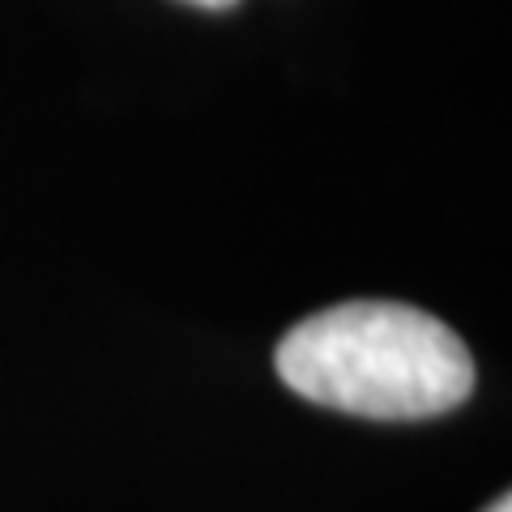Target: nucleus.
Here are the masks:
<instances>
[{"instance_id":"obj_1","label":"nucleus","mask_w":512,"mask_h":512,"mask_svg":"<svg viewBox=\"0 0 512 512\" xmlns=\"http://www.w3.org/2000/svg\"><path fill=\"white\" fill-rule=\"evenodd\" d=\"M274 363L308 402L384 423L436 419L474 393L466 342L431 312L389 299H350L299 320Z\"/></svg>"},{"instance_id":"obj_2","label":"nucleus","mask_w":512,"mask_h":512,"mask_svg":"<svg viewBox=\"0 0 512 512\" xmlns=\"http://www.w3.org/2000/svg\"><path fill=\"white\" fill-rule=\"evenodd\" d=\"M184 5H201V9H227L235 0H184Z\"/></svg>"},{"instance_id":"obj_3","label":"nucleus","mask_w":512,"mask_h":512,"mask_svg":"<svg viewBox=\"0 0 512 512\" xmlns=\"http://www.w3.org/2000/svg\"><path fill=\"white\" fill-rule=\"evenodd\" d=\"M483 512H512V500H508V495H500V500H495L491 508H483Z\"/></svg>"}]
</instances>
